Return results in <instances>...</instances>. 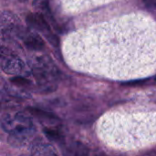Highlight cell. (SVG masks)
<instances>
[{"mask_svg":"<svg viewBox=\"0 0 156 156\" xmlns=\"http://www.w3.org/2000/svg\"><path fill=\"white\" fill-rule=\"evenodd\" d=\"M27 25L30 28L36 30L37 33H41L45 36V37L48 40L50 44L57 47L58 44V39L54 33H52L49 25L47 22V19L43 15L36 12L33 14H29L27 17Z\"/></svg>","mask_w":156,"mask_h":156,"instance_id":"6da1fadb","label":"cell"},{"mask_svg":"<svg viewBox=\"0 0 156 156\" xmlns=\"http://www.w3.org/2000/svg\"><path fill=\"white\" fill-rule=\"evenodd\" d=\"M32 125L33 122L31 119L22 112H16L14 114L6 113L1 118V126L7 133H11L15 131Z\"/></svg>","mask_w":156,"mask_h":156,"instance_id":"7a4b0ae2","label":"cell"},{"mask_svg":"<svg viewBox=\"0 0 156 156\" xmlns=\"http://www.w3.org/2000/svg\"><path fill=\"white\" fill-rule=\"evenodd\" d=\"M27 61L32 72H48L58 78L59 71L53 63V61L50 59V58L47 55L34 53L27 58Z\"/></svg>","mask_w":156,"mask_h":156,"instance_id":"3957f363","label":"cell"},{"mask_svg":"<svg viewBox=\"0 0 156 156\" xmlns=\"http://www.w3.org/2000/svg\"><path fill=\"white\" fill-rule=\"evenodd\" d=\"M20 27V21L14 13L7 10L0 11V37H15Z\"/></svg>","mask_w":156,"mask_h":156,"instance_id":"277c9868","label":"cell"},{"mask_svg":"<svg viewBox=\"0 0 156 156\" xmlns=\"http://www.w3.org/2000/svg\"><path fill=\"white\" fill-rule=\"evenodd\" d=\"M16 37L27 48L33 51H40L45 47V43L41 37L36 30L32 28H27L21 26L16 34Z\"/></svg>","mask_w":156,"mask_h":156,"instance_id":"5b68a950","label":"cell"},{"mask_svg":"<svg viewBox=\"0 0 156 156\" xmlns=\"http://www.w3.org/2000/svg\"><path fill=\"white\" fill-rule=\"evenodd\" d=\"M0 65L4 72L9 75H22L25 72L26 65L18 55L0 57Z\"/></svg>","mask_w":156,"mask_h":156,"instance_id":"8992f818","label":"cell"},{"mask_svg":"<svg viewBox=\"0 0 156 156\" xmlns=\"http://www.w3.org/2000/svg\"><path fill=\"white\" fill-rule=\"evenodd\" d=\"M36 134L34 125L26 127L9 133L7 142L13 147H22L30 143Z\"/></svg>","mask_w":156,"mask_h":156,"instance_id":"52a82bcc","label":"cell"},{"mask_svg":"<svg viewBox=\"0 0 156 156\" xmlns=\"http://www.w3.org/2000/svg\"><path fill=\"white\" fill-rule=\"evenodd\" d=\"M15 37H3L0 38V54L3 56L10 55H18L21 51L20 45Z\"/></svg>","mask_w":156,"mask_h":156,"instance_id":"ba28073f","label":"cell"},{"mask_svg":"<svg viewBox=\"0 0 156 156\" xmlns=\"http://www.w3.org/2000/svg\"><path fill=\"white\" fill-rule=\"evenodd\" d=\"M31 154L33 155L37 156H51L57 155V152L55 151L54 147L49 144L43 142H35L32 143L30 147Z\"/></svg>","mask_w":156,"mask_h":156,"instance_id":"9c48e42d","label":"cell"},{"mask_svg":"<svg viewBox=\"0 0 156 156\" xmlns=\"http://www.w3.org/2000/svg\"><path fill=\"white\" fill-rule=\"evenodd\" d=\"M5 93L10 95L11 97H14L16 99H29L30 98V92L27 89L16 86L15 84H9L6 83L5 86Z\"/></svg>","mask_w":156,"mask_h":156,"instance_id":"30bf717a","label":"cell"},{"mask_svg":"<svg viewBox=\"0 0 156 156\" xmlns=\"http://www.w3.org/2000/svg\"><path fill=\"white\" fill-rule=\"evenodd\" d=\"M28 110L31 112V113L34 116H36L37 118H38L39 121L42 122L49 123V124H54L55 122H58V119L55 115L50 114L48 112H43V111L37 110V109H33V108H30Z\"/></svg>","mask_w":156,"mask_h":156,"instance_id":"8fae6325","label":"cell"},{"mask_svg":"<svg viewBox=\"0 0 156 156\" xmlns=\"http://www.w3.org/2000/svg\"><path fill=\"white\" fill-rule=\"evenodd\" d=\"M49 0H33V7L36 12L41 14L46 18L47 16H50L49 7H48Z\"/></svg>","mask_w":156,"mask_h":156,"instance_id":"7c38bea8","label":"cell"},{"mask_svg":"<svg viewBox=\"0 0 156 156\" xmlns=\"http://www.w3.org/2000/svg\"><path fill=\"white\" fill-rule=\"evenodd\" d=\"M44 133L46 137L50 141V142H54V143H62L64 141V136L63 134L56 129H51V128H48L46 127L44 129Z\"/></svg>","mask_w":156,"mask_h":156,"instance_id":"4fadbf2b","label":"cell"},{"mask_svg":"<svg viewBox=\"0 0 156 156\" xmlns=\"http://www.w3.org/2000/svg\"><path fill=\"white\" fill-rule=\"evenodd\" d=\"M67 150L69 152V154H73V155H87L89 154L88 149L80 143L72 144L70 146L68 147Z\"/></svg>","mask_w":156,"mask_h":156,"instance_id":"5bb4252c","label":"cell"},{"mask_svg":"<svg viewBox=\"0 0 156 156\" xmlns=\"http://www.w3.org/2000/svg\"><path fill=\"white\" fill-rule=\"evenodd\" d=\"M144 2L149 8L156 10V0H144Z\"/></svg>","mask_w":156,"mask_h":156,"instance_id":"9a60e30c","label":"cell"},{"mask_svg":"<svg viewBox=\"0 0 156 156\" xmlns=\"http://www.w3.org/2000/svg\"><path fill=\"white\" fill-rule=\"evenodd\" d=\"M5 86H6V82L5 80L3 79V77L0 75V92H5Z\"/></svg>","mask_w":156,"mask_h":156,"instance_id":"2e32d148","label":"cell"}]
</instances>
